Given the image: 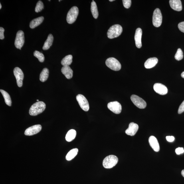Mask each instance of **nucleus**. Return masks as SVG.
Listing matches in <instances>:
<instances>
[{"label": "nucleus", "mask_w": 184, "mask_h": 184, "mask_svg": "<svg viewBox=\"0 0 184 184\" xmlns=\"http://www.w3.org/2000/svg\"><path fill=\"white\" fill-rule=\"evenodd\" d=\"M46 108V105L44 102H36L30 107L29 114L32 116H35L43 112Z\"/></svg>", "instance_id": "1"}, {"label": "nucleus", "mask_w": 184, "mask_h": 184, "mask_svg": "<svg viewBox=\"0 0 184 184\" xmlns=\"http://www.w3.org/2000/svg\"><path fill=\"white\" fill-rule=\"evenodd\" d=\"M122 30V26L119 24H116L109 28L107 33V36L108 38L110 39L117 38L121 35Z\"/></svg>", "instance_id": "2"}, {"label": "nucleus", "mask_w": 184, "mask_h": 184, "mask_svg": "<svg viewBox=\"0 0 184 184\" xmlns=\"http://www.w3.org/2000/svg\"><path fill=\"white\" fill-rule=\"evenodd\" d=\"M118 157L115 155H111L105 157L103 162V166L106 169L112 168L118 162Z\"/></svg>", "instance_id": "3"}, {"label": "nucleus", "mask_w": 184, "mask_h": 184, "mask_svg": "<svg viewBox=\"0 0 184 184\" xmlns=\"http://www.w3.org/2000/svg\"><path fill=\"white\" fill-rule=\"evenodd\" d=\"M106 64L108 67L115 71H118L121 69V64L116 59L113 57L107 59Z\"/></svg>", "instance_id": "4"}, {"label": "nucleus", "mask_w": 184, "mask_h": 184, "mask_svg": "<svg viewBox=\"0 0 184 184\" xmlns=\"http://www.w3.org/2000/svg\"><path fill=\"white\" fill-rule=\"evenodd\" d=\"M79 10L78 8L76 6H74L71 8L68 12L66 17V21L68 23L72 24L76 21L78 15Z\"/></svg>", "instance_id": "5"}, {"label": "nucleus", "mask_w": 184, "mask_h": 184, "mask_svg": "<svg viewBox=\"0 0 184 184\" xmlns=\"http://www.w3.org/2000/svg\"><path fill=\"white\" fill-rule=\"evenodd\" d=\"M162 21V16L159 8H157L153 12V25L155 27H158L161 26Z\"/></svg>", "instance_id": "6"}, {"label": "nucleus", "mask_w": 184, "mask_h": 184, "mask_svg": "<svg viewBox=\"0 0 184 184\" xmlns=\"http://www.w3.org/2000/svg\"><path fill=\"white\" fill-rule=\"evenodd\" d=\"M76 99L81 108L85 112H87L90 109V106L85 96L79 94L76 96Z\"/></svg>", "instance_id": "7"}, {"label": "nucleus", "mask_w": 184, "mask_h": 184, "mask_svg": "<svg viewBox=\"0 0 184 184\" xmlns=\"http://www.w3.org/2000/svg\"><path fill=\"white\" fill-rule=\"evenodd\" d=\"M25 42L24 33L22 30L17 31L16 35L15 44L16 48L21 50V48L24 45Z\"/></svg>", "instance_id": "8"}, {"label": "nucleus", "mask_w": 184, "mask_h": 184, "mask_svg": "<svg viewBox=\"0 0 184 184\" xmlns=\"http://www.w3.org/2000/svg\"><path fill=\"white\" fill-rule=\"evenodd\" d=\"M131 99L135 106L140 109L145 108L146 107L147 104L142 98L135 95H132L131 97Z\"/></svg>", "instance_id": "9"}, {"label": "nucleus", "mask_w": 184, "mask_h": 184, "mask_svg": "<svg viewBox=\"0 0 184 184\" xmlns=\"http://www.w3.org/2000/svg\"><path fill=\"white\" fill-rule=\"evenodd\" d=\"M13 73L17 80L18 87H21L23 85V81L24 78V74L21 69L16 67L13 70Z\"/></svg>", "instance_id": "10"}, {"label": "nucleus", "mask_w": 184, "mask_h": 184, "mask_svg": "<svg viewBox=\"0 0 184 184\" xmlns=\"http://www.w3.org/2000/svg\"><path fill=\"white\" fill-rule=\"evenodd\" d=\"M108 108L110 111L116 114H120L122 110V106L121 104L117 101L109 103Z\"/></svg>", "instance_id": "11"}, {"label": "nucleus", "mask_w": 184, "mask_h": 184, "mask_svg": "<svg viewBox=\"0 0 184 184\" xmlns=\"http://www.w3.org/2000/svg\"><path fill=\"white\" fill-rule=\"evenodd\" d=\"M41 129L42 126L41 125H34L26 129L24 134L27 136H31L37 134L41 131Z\"/></svg>", "instance_id": "12"}, {"label": "nucleus", "mask_w": 184, "mask_h": 184, "mask_svg": "<svg viewBox=\"0 0 184 184\" xmlns=\"http://www.w3.org/2000/svg\"><path fill=\"white\" fill-rule=\"evenodd\" d=\"M153 89L155 92L160 94L165 95L167 93L168 90L167 87L161 83H155L153 86Z\"/></svg>", "instance_id": "13"}, {"label": "nucleus", "mask_w": 184, "mask_h": 184, "mask_svg": "<svg viewBox=\"0 0 184 184\" xmlns=\"http://www.w3.org/2000/svg\"><path fill=\"white\" fill-rule=\"evenodd\" d=\"M142 35V30L141 28H137L135 31L134 39L135 44L138 48H141L142 46V43H141Z\"/></svg>", "instance_id": "14"}, {"label": "nucleus", "mask_w": 184, "mask_h": 184, "mask_svg": "<svg viewBox=\"0 0 184 184\" xmlns=\"http://www.w3.org/2000/svg\"><path fill=\"white\" fill-rule=\"evenodd\" d=\"M139 128L138 125L134 122H131L129 124L128 128L127 129L125 132L128 135L131 136H134L138 131Z\"/></svg>", "instance_id": "15"}, {"label": "nucleus", "mask_w": 184, "mask_h": 184, "mask_svg": "<svg viewBox=\"0 0 184 184\" xmlns=\"http://www.w3.org/2000/svg\"><path fill=\"white\" fill-rule=\"evenodd\" d=\"M149 142L150 145L155 152H158L160 150V146L156 137L151 136L149 139Z\"/></svg>", "instance_id": "16"}, {"label": "nucleus", "mask_w": 184, "mask_h": 184, "mask_svg": "<svg viewBox=\"0 0 184 184\" xmlns=\"http://www.w3.org/2000/svg\"><path fill=\"white\" fill-rule=\"evenodd\" d=\"M170 6L174 10L180 11L182 10L181 2L180 0H170L169 1Z\"/></svg>", "instance_id": "17"}, {"label": "nucleus", "mask_w": 184, "mask_h": 184, "mask_svg": "<svg viewBox=\"0 0 184 184\" xmlns=\"http://www.w3.org/2000/svg\"><path fill=\"white\" fill-rule=\"evenodd\" d=\"M61 71L68 79H70L72 78L73 71L69 66H63L62 68Z\"/></svg>", "instance_id": "18"}, {"label": "nucleus", "mask_w": 184, "mask_h": 184, "mask_svg": "<svg viewBox=\"0 0 184 184\" xmlns=\"http://www.w3.org/2000/svg\"><path fill=\"white\" fill-rule=\"evenodd\" d=\"M158 59L156 57L149 58L145 62V67L146 69H150L154 67L158 62Z\"/></svg>", "instance_id": "19"}, {"label": "nucleus", "mask_w": 184, "mask_h": 184, "mask_svg": "<svg viewBox=\"0 0 184 184\" xmlns=\"http://www.w3.org/2000/svg\"><path fill=\"white\" fill-rule=\"evenodd\" d=\"M44 19V18L43 17H41L32 20L30 23V27L32 29H33L37 27L42 23Z\"/></svg>", "instance_id": "20"}, {"label": "nucleus", "mask_w": 184, "mask_h": 184, "mask_svg": "<svg viewBox=\"0 0 184 184\" xmlns=\"http://www.w3.org/2000/svg\"><path fill=\"white\" fill-rule=\"evenodd\" d=\"M54 37L52 34H50L48 35L47 39L44 42L43 47V49L44 50H46L49 49L50 46L52 45V42L53 41Z\"/></svg>", "instance_id": "21"}, {"label": "nucleus", "mask_w": 184, "mask_h": 184, "mask_svg": "<svg viewBox=\"0 0 184 184\" xmlns=\"http://www.w3.org/2000/svg\"><path fill=\"white\" fill-rule=\"evenodd\" d=\"M91 11L94 19H97L99 15L98 8L96 3L94 1H92L91 3Z\"/></svg>", "instance_id": "22"}, {"label": "nucleus", "mask_w": 184, "mask_h": 184, "mask_svg": "<svg viewBox=\"0 0 184 184\" xmlns=\"http://www.w3.org/2000/svg\"><path fill=\"white\" fill-rule=\"evenodd\" d=\"M76 131L74 129H71L68 131L66 136V139L68 142H70L74 140L76 137Z\"/></svg>", "instance_id": "23"}, {"label": "nucleus", "mask_w": 184, "mask_h": 184, "mask_svg": "<svg viewBox=\"0 0 184 184\" xmlns=\"http://www.w3.org/2000/svg\"><path fill=\"white\" fill-rule=\"evenodd\" d=\"M49 70L47 68L43 69L40 75V80L41 82H44L48 79L49 76Z\"/></svg>", "instance_id": "24"}, {"label": "nucleus", "mask_w": 184, "mask_h": 184, "mask_svg": "<svg viewBox=\"0 0 184 184\" xmlns=\"http://www.w3.org/2000/svg\"><path fill=\"white\" fill-rule=\"evenodd\" d=\"M73 56L69 55L66 56L62 59L61 64L63 66H69L72 62Z\"/></svg>", "instance_id": "25"}, {"label": "nucleus", "mask_w": 184, "mask_h": 184, "mask_svg": "<svg viewBox=\"0 0 184 184\" xmlns=\"http://www.w3.org/2000/svg\"><path fill=\"white\" fill-rule=\"evenodd\" d=\"M78 150L77 148H74L71 150L66 155V160L67 161L72 160L78 154Z\"/></svg>", "instance_id": "26"}, {"label": "nucleus", "mask_w": 184, "mask_h": 184, "mask_svg": "<svg viewBox=\"0 0 184 184\" xmlns=\"http://www.w3.org/2000/svg\"><path fill=\"white\" fill-rule=\"evenodd\" d=\"M2 94L5 99V102L8 106H11L12 101L10 97L7 92L3 90H0Z\"/></svg>", "instance_id": "27"}, {"label": "nucleus", "mask_w": 184, "mask_h": 184, "mask_svg": "<svg viewBox=\"0 0 184 184\" xmlns=\"http://www.w3.org/2000/svg\"><path fill=\"white\" fill-rule=\"evenodd\" d=\"M34 55L38 59L40 62H44L45 58H44V55L41 52L38 51L37 50H35L34 52Z\"/></svg>", "instance_id": "28"}, {"label": "nucleus", "mask_w": 184, "mask_h": 184, "mask_svg": "<svg viewBox=\"0 0 184 184\" xmlns=\"http://www.w3.org/2000/svg\"><path fill=\"white\" fill-rule=\"evenodd\" d=\"M183 51L181 48H178L175 56V59L178 61H180L183 59Z\"/></svg>", "instance_id": "29"}, {"label": "nucleus", "mask_w": 184, "mask_h": 184, "mask_svg": "<svg viewBox=\"0 0 184 184\" xmlns=\"http://www.w3.org/2000/svg\"><path fill=\"white\" fill-rule=\"evenodd\" d=\"M44 4L41 1H39L38 2L36 5L35 8V11L36 13H39L41 11L44 9Z\"/></svg>", "instance_id": "30"}, {"label": "nucleus", "mask_w": 184, "mask_h": 184, "mask_svg": "<svg viewBox=\"0 0 184 184\" xmlns=\"http://www.w3.org/2000/svg\"><path fill=\"white\" fill-rule=\"evenodd\" d=\"M123 5L127 9H128L131 7V0H123Z\"/></svg>", "instance_id": "31"}, {"label": "nucleus", "mask_w": 184, "mask_h": 184, "mask_svg": "<svg viewBox=\"0 0 184 184\" xmlns=\"http://www.w3.org/2000/svg\"><path fill=\"white\" fill-rule=\"evenodd\" d=\"M184 112V100L180 105L178 110V113L179 114H181Z\"/></svg>", "instance_id": "32"}, {"label": "nucleus", "mask_w": 184, "mask_h": 184, "mask_svg": "<svg viewBox=\"0 0 184 184\" xmlns=\"http://www.w3.org/2000/svg\"><path fill=\"white\" fill-rule=\"evenodd\" d=\"M175 152L177 155H179L184 153V150L183 148L178 147L176 149Z\"/></svg>", "instance_id": "33"}, {"label": "nucleus", "mask_w": 184, "mask_h": 184, "mask_svg": "<svg viewBox=\"0 0 184 184\" xmlns=\"http://www.w3.org/2000/svg\"><path fill=\"white\" fill-rule=\"evenodd\" d=\"M178 27L180 31L184 33V22L180 23L178 25Z\"/></svg>", "instance_id": "34"}, {"label": "nucleus", "mask_w": 184, "mask_h": 184, "mask_svg": "<svg viewBox=\"0 0 184 184\" xmlns=\"http://www.w3.org/2000/svg\"><path fill=\"white\" fill-rule=\"evenodd\" d=\"M4 29L2 27H0V39L3 40L4 39Z\"/></svg>", "instance_id": "35"}, {"label": "nucleus", "mask_w": 184, "mask_h": 184, "mask_svg": "<svg viewBox=\"0 0 184 184\" xmlns=\"http://www.w3.org/2000/svg\"><path fill=\"white\" fill-rule=\"evenodd\" d=\"M166 139L167 141L169 142H173L175 140V137L173 136H167Z\"/></svg>", "instance_id": "36"}, {"label": "nucleus", "mask_w": 184, "mask_h": 184, "mask_svg": "<svg viewBox=\"0 0 184 184\" xmlns=\"http://www.w3.org/2000/svg\"><path fill=\"white\" fill-rule=\"evenodd\" d=\"M181 173L182 175L184 177V169L182 171Z\"/></svg>", "instance_id": "37"}, {"label": "nucleus", "mask_w": 184, "mask_h": 184, "mask_svg": "<svg viewBox=\"0 0 184 184\" xmlns=\"http://www.w3.org/2000/svg\"><path fill=\"white\" fill-rule=\"evenodd\" d=\"M181 76L182 78H184V71L182 72L181 74Z\"/></svg>", "instance_id": "38"}, {"label": "nucleus", "mask_w": 184, "mask_h": 184, "mask_svg": "<svg viewBox=\"0 0 184 184\" xmlns=\"http://www.w3.org/2000/svg\"><path fill=\"white\" fill-rule=\"evenodd\" d=\"M1 7H2L1 4V3H0V9H1Z\"/></svg>", "instance_id": "39"}, {"label": "nucleus", "mask_w": 184, "mask_h": 184, "mask_svg": "<svg viewBox=\"0 0 184 184\" xmlns=\"http://www.w3.org/2000/svg\"><path fill=\"white\" fill-rule=\"evenodd\" d=\"M110 1L111 2H112V1H114V0H110V1Z\"/></svg>", "instance_id": "40"}, {"label": "nucleus", "mask_w": 184, "mask_h": 184, "mask_svg": "<svg viewBox=\"0 0 184 184\" xmlns=\"http://www.w3.org/2000/svg\"><path fill=\"white\" fill-rule=\"evenodd\" d=\"M37 102H39V100H37Z\"/></svg>", "instance_id": "41"}]
</instances>
